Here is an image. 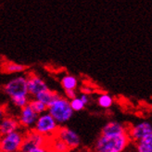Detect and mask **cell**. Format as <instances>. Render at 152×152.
<instances>
[{"label":"cell","mask_w":152,"mask_h":152,"mask_svg":"<svg viewBox=\"0 0 152 152\" xmlns=\"http://www.w3.org/2000/svg\"><path fill=\"white\" fill-rule=\"evenodd\" d=\"M131 143L127 133L116 135H104L96 139L94 145L95 152H124Z\"/></svg>","instance_id":"1"},{"label":"cell","mask_w":152,"mask_h":152,"mask_svg":"<svg viewBox=\"0 0 152 152\" xmlns=\"http://www.w3.org/2000/svg\"><path fill=\"white\" fill-rule=\"evenodd\" d=\"M48 112L59 125H62L72 119L74 111L70 105V100L59 95L48 106Z\"/></svg>","instance_id":"2"},{"label":"cell","mask_w":152,"mask_h":152,"mask_svg":"<svg viewBox=\"0 0 152 152\" xmlns=\"http://www.w3.org/2000/svg\"><path fill=\"white\" fill-rule=\"evenodd\" d=\"M58 127L59 124L57 123L56 120L48 111H45L38 115L36 123L33 129H34L36 132L40 133L41 134L50 138L56 134Z\"/></svg>","instance_id":"3"},{"label":"cell","mask_w":152,"mask_h":152,"mask_svg":"<svg viewBox=\"0 0 152 152\" xmlns=\"http://www.w3.org/2000/svg\"><path fill=\"white\" fill-rule=\"evenodd\" d=\"M2 91L10 98L29 96L26 75H19L10 79L2 86Z\"/></svg>","instance_id":"4"},{"label":"cell","mask_w":152,"mask_h":152,"mask_svg":"<svg viewBox=\"0 0 152 152\" xmlns=\"http://www.w3.org/2000/svg\"><path fill=\"white\" fill-rule=\"evenodd\" d=\"M22 130H18L6 134H0V148L2 152H20L24 138Z\"/></svg>","instance_id":"5"},{"label":"cell","mask_w":152,"mask_h":152,"mask_svg":"<svg viewBox=\"0 0 152 152\" xmlns=\"http://www.w3.org/2000/svg\"><path fill=\"white\" fill-rule=\"evenodd\" d=\"M49 138L36 132L34 129L26 130L24 133V138L21 144L20 152H28L34 148L41 146H48Z\"/></svg>","instance_id":"6"},{"label":"cell","mask_w":152,"mask_h":152,"mask_svg":"<svg viewBox=\"0 0 152 152\" xmlns=\"http://www.w3.org/2000/svg\"><path fill=\"white\" fill-rule=\"evenodd\" d=\"M55 136L58 137L60 140H62L69 147L71 151L77 149L81 146V138L79 134L74 130L67 126L59 125Z\"/></svg>","instance_id":"7"},{"label":"cell","mask_w":152,"mask_h":152,"mask_svg":"<svg viewBox=\"0 0 152 152\" xmlns=\"http://www.w3.org/2000/svg\"><path fill=\"white\" fill-rule=\"evenodd\" d=\"M26 78L28 93L30 96L34 97L37 94L48 89V86L45 81L34 72H29L26 74Z\"/></svg>","instance_id":"8"},{"label":"cell","mask_w":152,"mask_h":152,"mask_svg":"<svg viewBox=\"0 0 152 152\" xmlns=\"http://www.w3.org/2000/svg\"><path fill=\"white\" fill-rule=\"evenodd\" d=\"M37 118H38V114L30 107L29 104L26 105L25 107L20 109L18 120L21 129H23L24 131L34 128Z\"/></svg>","instance_id":"9"},{"label":"cell","mask_w":152,"mask_h":152,"mask_svg":"<svg viewBox=\"0 0 152 152\" xmlns=\"http://www.w3.org/2000/svg\"><path fill=\"white\" fill-rule=\"evenodd\" d=\"M152 133V124L149 121H141L127 129V134L131 141L137 142L146 135Z\"/></svg>","instance_id":"10"},{"label":"cell","mask_w":152,"mask_h":152,"mask_svg":"<svg viewBox=\"0 0 152 152\" xmlns=\"http://www.w3.org/2000/svg\"><path fill=\"white\" fill-rule=\"evenodd\" d=\"M21 127L19 123L18 117L12 115H6L0 120V134H6L15 131L20 130Z\"/></svg>","instance_id":"11"},{"label":"cell","mask_w":152,"mask_h":152,"mask_svg":"<svg viewBox=\"0 0 152 152\" xmlns=\"http://www.w3.org/2000/svg\"><path fill=\"white\" fill-rule=\"evenodd\" d=\"M127 127L124 125L123 124L119 123L116 121H109L106 124L101 130V134L104 135H116V134H121L127 133Z\"/></svg>","instance_id":"12"},{"label":"cell","mask_w":152,"mask_h":152,"mask_svg":"<svg viewBox=\"0 0 152 152\" xmlns=\"http://www.w3.org/2000/svg\"><path fill=\"white\" fill-rule=\"evenodd\" d=\"M27 69V66L13 61H5L1 66V70L5 73H21L26 72Z\"/></svg>","instance_id":"13"},{"label":"cell","mask_w":152,"mask_h":152,"mask_svg":"<svg viewBox=\"0 0 152 152\" xmlns=\"http://www.w3.org/2000/svg\"><path fill=\"white\" fill-rule=\"evenodd\" d=\"M48 147L49 148L51 152H72L69 147L62 140H60L55 135L49 138Z\"/></svg>","instance_id":"14"},{"label":"cell","mask_w":152,"mask_h":152,"mask_svg":"<svg viewBox=\"0 0 152 152\" xmlns=\"http://www.w3.org/2000/svg\"><path fill=\"white\" fill-rule=\"evenodd\" d=\"M135 152H152V133L135 142Z\"/></svg>","instance_id":"15"},{"label":"cell","mask_w":152,"mask_h":152,"mask_svg":"<svg viewBox=\"0 0 152 152\" xmlns=\"http://www.w3.org/2000/svg\"><path fill=\"white\" fill-rule=\"evenodd\" d=\"M58 96H59V94L58 92L48 88L47 90L43 91V92L37 94L34 97L36 98V99L42 101L44 104H45L47 106H48L53 100H55Z\"/></svg>","instance_id":"16"},{"label":"cell","mask_w":152,"mask_h":152,"mask_svg":"<svg viewBox=\"0 0 152 152\" xmlns=\"http://www.w3.org/2000/svg\"><path fill=\"white\" fill-rule=\"evenodd\" d=\"M60 85L65 90H76L78 86V79L74 75L66 74L60 80Z\"/></svg>","instance_id":"17"},{"label":"cell","mask_w":152,"mask_h":152,"mask_svg":"<svg viewBox=\"0 0 152 152\" xmlns=\"http://www.w3.org/2000/svg\"><path fill=\"white\" fill-rule=\"evenodd\" d=\"M96 101H97V105L99 106L100 108L110 109L113 105V97L107 93H103L98 96Z\"/></svg>","instance_id":"18"},{"label":"cell","mask_w":152,"mask_h":152,"mask_svg":"<svg viewBox=\"0 0 152 152\" xmlns=\"http://www.w3.org/2000/svg\"><path fill=\"white\" fill-rule=\"evenodd\" d=\"M29 106L38 114V115L45 112V111H48V106L45 105V104H44L42 101L36 99L35 97L30 98Z\"/></svg>","instance_id":"19"},{"label":"cell","mask_w":152,"mask_h":152,"mask_svg":"<svg viewBox=\"0 0 152 152\" xmlns=\"http://www.w3.org/2000/svg\"><path fill=\"white\" fill-rule=\"evenodd\" d=\"M12 104L18 109H21L25 107L26 105L29 104L30 101V96H16L10 98Z\"/></svg>","instance_id":"20"},{"label":"cell","mask_w":152,"mask_h":152,"mask_svg":"<svg viewBox=\"0 0 152 152\" xmlns=\"http://www.w3.org/2000/svg\"><path fill=\"white\" fill-rule=\"evenodd\" d=\"M70 105H71V107H72V110L74 112L75 111H81L86 107L85 103L82 101V99L78 96L70 100Z\"/></svg>","instance_id":"21"},{"label":"cell","mask_w":152,"mask_h":152,"mask_svg":"<svg viewBox=\"0 0 152 152\" xmlns=\"http://www.w3.org/2000/svg\"><path fill=\"white\" fill-rule=\"evenodd\" d=\"M28 152H51V151L48 146H41V147H37V148H34L31 150H29Z\"/></svg>","instance_id":"22"},{"label":"cell","mask_w":152,"mask_h":152,"mask_svg":"<svg viewBox=\"0 0 152 152\" xmlns=\"http://www.w3.org/2000/svg\"><path fill=\"white\" fill-rule=\"evenodd\" d=\"M77 96V92L76 90H65V97H67L68 99L71 100L72 98Z\"/></svg>","instance_id":"23"},{"label":"cell","mask_w":152,"mask_h":152,"mask_svg":"<svg viewBox=\"0 0 152 152\" xmlns=\"http://www.w3.org/2000/svg\"><path fill=\"white\" fill-rule=\"evenodd\" d=\"M79 97L82 99V101H83V103H85V105H86H86L89 103V101H90V98H89V95H88V94L83 93Z\"/></svg>","instance_id":"24"},{"label":"cell","mask_w":152,"mask_h":152,"mask_svg":"<svg viewBox=\"0 0 152 152\" xmlns=\"http://www.w3.org/2000/svg\"><path fill=\"white\" fill-rule=\"evenodd\" d=\"M7 114V110H6V108L4 106L0 105V120H1L5 115Z\"/></svg>","instance_id":"25"},{"label":"cell","mask_w":152,"mask_h":152,"mask_svg":"<svg viewBox=\"0 0 152 152\" xmlns=\"http://www.w3.org/2000/svg\"><path fill=\"white\" fill-rule=\"evenodd\" d=\"M78 152H95L94 149H90V148H82Z\"/></svg>","instance_id":"26"},{"label":"cell","mask_w":152,"mask_h":152,"mask_svg":"<svg viewBox=\"0 0 152 152\" xmlns=\"http://www.w3.org/2000/svg\"><path fill=\"white\" fill-rule=\"evenodd\" d=\"M0 152H2V151H1V148H0Z\"/></svg>","instance_id":"27"},{"label":"cell","mask_w":152,"mask_h":152,"mask_svg":"<svg viewBox=\"0 0 152 152\" xmlns=\"http://www.w3.org/2000/svg\"><path fill=\"white\" fill-rule=\"evenodd\" d=\"M131 152H135V151H131Z\"/></svg>","instance_id":"28"}]
</instances>
